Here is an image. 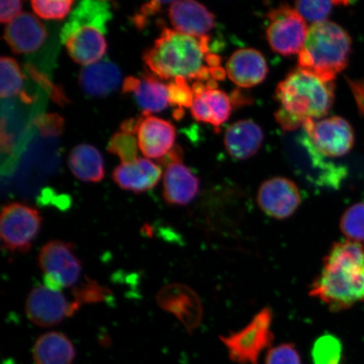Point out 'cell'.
Here are the masks:
<instances>
[{
  "label": "cell",
  "instance_id": "1",
  "mask_svg": "<svg viewBox=\"0 0 364 364\" xmlns=\"http://www.w3.org/2000/svg\"><path fill=\"white\" fill-rule=\"evenodd\" d=\"M143 59L153 75L165 80L183 78L207 83L221 68L220 57L209 52L208 36H189L166 27Z\"/></svg>",
  "mask_w": 364,
  "mask_h": 364
},
{
  "label": "cell",
  "instance_id": "2",
  "mask_svg": "<svg viewBox=\"0 0 364 364\" xmlns=\"http://www.w3.org/2000/svg\"><path fill=\"white\" fill-rule=\"evenodd\" d=\"M309 295L333 312L364 301V245L348 240L332 245Z\"/></svg>",
  "mask_w": 364,
  "mask_h": 364
},
{
  "label": "cell",
  "instance_id": "3",
  "mask_svg": "<svg viewBox=\"0 0 364 364\" xmlns=\"http://www.w3.org/2000/svg\"><path fill=\"white\" fill-rule=\"evenodd\" d=\"M351 49V38L343 27L328 21L312 23L299 53L298 68L333 82L347 67Z\"/></svg>",
  "mask_w": 364,
  "mask_h": 364
},
{
  "label": "cell",
  "instance_id": "4",
  "mask_svg": "<svg viewBox=\"0 0 364 364\" xmlns=\"http://www.w3.org/2000/svg\"><path fill=\"white\" fill-rule=\"evenodd\" d=\"M334 82L325 81L297 68L287 75L276 89L281 110L304 125L307 119H320L334 102Z\"/></svg>",
  "mask_w": 364,
  "mask_h": 364
},
{
  "label": "cell",
  "instance_id": "5",
  "mask_svg": "<svg viewBox=\"0 0 364 364\" xmlns=\"http://www.w3.org/2000/svg\"><path fill=\"white\" fill-rule=\"evenodd\" d=\"M272 309L264 308L242 330L221 336L220 340L232 361L240 364H258L263 350L272 343Z\"/></svg>",
  "mask_w": 364,
  "mask_h": 364
},
{
  "label": "cell",
  "instance_id": "6",
  "mask_svg": "<svg viewBox=\"0 0 364 364\" xmlns=\"http://www.w3.org/2000/svg\"><path fill=\"white\" fill-rule=\"evenodd\" d=\"M42 223L40 213L31 205L23 203L4 205L0 220L3 248L13 253L29 252Z\"/></svg>",
  "mask_w": 364,
  "mask_h": 364
},
{
  "label": "cell",
  "instance_id": "7",
  "mask_svg": "<svg viewBox=\"0 0 364 364\" xmlns=\"http://www.w3.org/2000/svg\"><path fill=\"white\" fill-rule=\"evenodd\" d=\"M38 264L48 289L60 291L76 284L81 273V262L75 253L74 245L63 240H52L44 245Z\"/></svg>",
  "mask_w": 364,
  "mask_h": 364
},
{
  "label": "cell",
  "instance_id": "8",
  "mask_svg": "<svg viewBox=\"0 0 364 364\" xmlns=\"http://www.w3.org/2000/svg\"><path fill=\"white\" fill-rule=\"evenodd\" d=\"M267 39L273 52L283 56L299 53L307 38L306 21L295 8L282 6L268 13Z\"/></svg>",
  "mask_w": 364,
  "mask_h": 364
},
{
  "label": "cell",
  "instance_id": "9",
  "mask_svg": "<svg viewBox=\"0 0 364 364\" xmlns=\"http://www.w3.org/2000/svg\"><path fill=\"white\" fill-rule=\"evenodd\" d=\"M303 127L314 147L323 156H344L353 147V127L343 117H332L318 122L307 119Z\"/></svg>",
  "mask_w": 364,
  "mask_h": 364
},
{
  "label": "cell",
  "instance_id": "10",
  "mask_svg": "<svg viewBox=\"0 0 364 364\" xmlns=\"http://www.w3.org/2000/svg\"><path fill=\"white\" fill-rule=\"evenodd\" d=\"M80 306L75 301L68 303L60 291L46 286L36 287L27 296L26 314L35 325L50 327L71 317Z\"/></svg>",
  "mask_w": 364,
  "mask_h": 364
},
{
  "label": "cell",
  "instance_id": "11",
  "mask_svg": "<svg viewBox=\"0 0 364 364\" xmlns=\"http://www.w3.org/2000/svg\"><path fill=\"white\" fill-rule=\"evenodd\" d=\"M166 166L164 174V198L166 202L177 206H185L192 203L200 190V181L192 171L182 162L180 148H173L161 158Z\"/></svg>",
  "mask_w": 364,
  "mask_h": 364
},
{
  "label": "cell",
  "instance_id": "12",
  "mask_svg": "<svg viewBox=\"0 0 364 364\" xmlns=\"http://www.w3.org/2000/svg\"><path fill=\"white\" fill-rule=\"evenodd\" d=\"M104 33L106 31L95 26L65 24L61 31V39L73 60L88 66L98 63L106 54L107 44Z\"/></svg>",
  "mask_w": 364,
  "mask_h": 364
},
{
  "label": "cell",
  "instance_id": "13",
  "mask_svg": "<svg viewBox=\"0 0 364 364\" xmlns=\"http://www.w3.org/2000/svg\"><path fill=\"white\" fill-rule=\"evenodd\" d=\"M301 203L297 185L286 177H272L264 181L258 190L259 207L266 215L277 220L292 216Z\"/></svg>",
  "mask_w": 364,
  "mask_h": 364
},
{
  "label": "cell",
  "instance_id": "14",
  "mask_svg": "<svg viewBox=\"0 0 364 364\" xmlns=\"http://www.w3.org/2000/svg\"><path fill=\"white\" fill-rule=\"evenodd\" d=\"M156 301L163 311L178 318L189 333L201 324L202 302L189 287L179 284L166 285L157 294Z\"/></svg>",
  "mask_w": 364,
  "mask_h": 364
},
{
  "label": "cell",
  "instance_id": "15",
  "mask_svg": "<svg viewBox=\"0 0 364 364\" xmlns=\"http://www.w3.org/2000/svg\"><path fill=\"white\" fill-rule=\"evenodd\" d=\"M48 31L38 17L21 13L4 30V38L16 54H27L38 50L47 39Z\"/></svg>",
  "mask_w": 364,
  "mask_h": 364
},
{
  "label": "cell",
  "instance_id": "16",
  "mask_svg": "<svg viewBox=\"0 0 364 364\" xmlns=\"http://www.w3.org/2000/svg\"><path fill=\"white\" fill-rule=\"evenodd\" d=\"M226 75L241 88L261 84L268 74L265 57L254 48H241L232 54L226 65Z\"/></svg>",
  "mask_w": 364,
  "mask_h": 364
},
{
  "label": "cell",
  "instance_id": "17",
  "mask_svg": "<svg viewBox=\"0 0 364 364\" xmlns=\"http://www.w3.org/2000/svg\"><path fill=\"white\" fill-rule=\"evenodd\" d=\"M169 18L175 31L189 36H208L215 26L213 14L203 4L192 0L172 2Z\"/></svg>",
  "mask_w": 364,
  "mask_h": 364
},
{
  "label": "cell",
  "instance_id": "18",
  "mask_svg": "<svg viewBox=\"0 0 364 364\" xmlns=\"http://www.w3.org/2000/svg\"><path fill=\"white\" fill-rule=\"evenodd\" d=\"M122 92L134 95L136 103L142 108L144 117L166 110L170 105L167 85L150 73L143 74L139 79L127 77L122 84Z\"/></svg>",
  "mask_w": 364,
  "mask_h": 364
},
{
  "label": "cell",
  "instance_id": "19",
  "mask_svg": "<svg viewBox=\"0 0 364 364\" xmlns=\"http://www.w3.org/2000/svg\"><path fill=\"white\" fill-rule=\"evenodd\" d=\"M136 134L139 148L145 157L161 159L174 146L175 127L161 118L151 115L144 117Z\"/></svg>",
  "mask_w": 364,
  "mask_h": 364
},
{
  "label": "cell",
  "instance_id": "20",
  "mask_svg": "<svg viewBox=\"0 0 364 364\" xmlns=\"http://www.w3.org/2000/svg\"><path fill=\"white\" fill-rule=\"evenodd\" d=\"M161 175V168L157 164L139 158L134 162L122 163L114 170L112 178L122 189L141 193L154 188Z\"/></svg>",
  "mask_w": 364,
  "mask_h": 364
},
{
  "label": "cell",
  "instance_id": "21",
  "mask_svg": "<svg viewBox=\"0 0 364 364\" xmlns=\"http://www.w3.org/2000/svg\"><path fill=\"white\" fill-rule=\"evenodd\" d=\"M264 134L262 127L252 120H240L228 127L225 146L232 157L247 159L262 148Z\"/></svg>",
  "mask_w": 364,
  "mask_h": 364
},
{
  "label": "cell",
  "instance_id": "22",
  "mask_svg": "<svg viewBox=\"0 0 364 364\" xmlns=\"http://www.w3.org/2000/svg\"><path fill=\"white\" fill-rule=\"evenodd\" d=\"M121 80L119 68L107 59L82 68L79 77L82 90L90 97L99 98L112 93Z\"/></svg>",
  "mask_w": 364,
  "mask_h": 364
},
{
  "label": "cell",
  "instance_id": "23",
  "mask_svg": "<svg viewBox=\"0 0 364 364\" xmlns=\"http://www.w3.org/2000/svg\"><path fill=\"white\" fill-rule=\"evenodd\" d=\"M231 101L220 90L213 89L195 95L191 112L198 122L220 127L230 116Z\"/></svg>",
  "mask_w": 364,
  "mask_h": 364
},
{
  "label": "cell",
  "instance_id": "24",
  "mask_svg": "<svg viewBox=\"0 0 364 364\" xmlns=\"http://www.w3.org/2000/svg\"><path fill=\"white\" fill-rule=\"evenodd\" d=\"M72 341L60 332H47L36 341L33 349L35 364H72L75 358Z\"/></svg>",
  "mask_w": 364,
  "mask_h": 364
},
{
  "label": "cell",
  "instance_id": "25",
  "mask_svg": "<svg viewBox=\"0 0 364 364\" xmlns=\"http://www.w3.org/2000/svg\"><path fill=\"white\" fill-rule=\"evenodd\" d=\"M68 166L77 178L85 182H100L105 177L104 161L97 149L80 144L72 149Z\"/></svg>",
  "mask_w": 364,
  "mask_h": 364
},
{
  "label": "cell",
  "instance_id": "26",
  "mask_svg": "<svg viewBox=\"0 0 364 364\" xmlns=\"http://www.w3.org/2000/svg\"><path fill=\"white\" fill-rule=\"evenodd\" d=\"M110 6L104 1H83L73 11L66 23L71 26L91 25L106 31V24L110 19Z\"/></svg>",
  "mask_w": 364,
  "mask_h": 364
},
{
  "label": "cell",
  "instance_id": "27",
  "mask_svg": "<svg viewBox=\"0 0 364 364\" xmlns=\"http://www.w3.org/2000/svg\"><path fill=\"white\" fill-rule=\"evenodd\" d=\"M0 73H1L0 97L2 99L10 98L20 94L24 85V76L15 59L2 57L0 59Z\"/></svg>",
  "mask_w": 364,
  "mask_h": 364
},
{
  "label": "cell",
  "instance_id": "28",
  "mask_svg": "<svg viewBox=\"0 0 364 364\" xmlns=\"http://www.w3.org/2000/svg\"><path fill=\"white\" fill-rule=\"evenodd\" d=\"M340 229L348 240L364 245V203L354 204L344 212Z\"/></svg>",
  "mask_w": 364,
  "mask_h": 364
},
{
  "label": "cell",
  "instance_id": "29",
  "mask_svg": "<svg viewBox=\"0 0 364 364\" xmlns=\"http://www.w3.org/2000/svg\"><path fill=\"white\" fill-rule=\"evenodd\" d=\"M343 347L338 338L326 334L318 338L312 348L314 364H340Z\"/></svg>",
  "mask_w": 364,
  "mask_h": 364
},
{
  "label": "cell",
  "instance_id": "30",
  "mask_svg": "<svg viewBox=\"0 0 364 364\" xmlns=\"http://www.w3.org/2000/svg\"><path fill=\"white\" fill-rule=\"evenodd\" d=\"M75 302L80 306L84 304H97L107 301L112 297V292L97 281L86 277L84 282L73 289Z\"/></svg>",
  "mask_w": 364,
  "mask_h": 364
},
{
  "label": "cell",
  "instance_id": "31",
  "mask_svg": "<svg viewBox=\"0 0 364 364\" xmlns=\"http://www.w3.org/2000/svg\"><path fill=\"white\" fill-rule=\"evenodd\" d=\"M139 143L134 135L124 133L114 134L108 145V151L120 158L122 163H131L138 158Z\"/></svg>",
  "mask_w": 364,
  "mask_h": 364
},
{
  "label": "cell",
  "instance_id": "32",
  "mask_svg": "<svg viewBox=\"0 0 364 364\" xmlns=\"http://www.w3.org/2000/svg\"><path fill=\"white\" fill-rule=\"evenodd\" d=\"M348 2L336 1H298L295 9L304 20L313 23L326 21L333 8L338 4H348Z\"/></svg>",
  "mask_w": 364,
  "mask_h": 364
},
{
  "label": "cell",
  "instance_id": "33",
  "mask_svg": "<svg viewBox=\"0 0 364 364\" xmlns=\"http://www.w3.org/2000/svg\"><path fill=\"white\" fill-rule=\"evenodd\" d=\"M168 86L169 102L177 109L191 108L194 101V94L188 81L183 78H176L170 82Z\"/></svg>",
  "mask_w": 364,
  "mask_h": 364
},
{
  "label": "cell",
  "instance_id": "34",
  "mask_svg": "<svg viewBox=\"0 0 364 364\" xmlns=\"http://www.w3.org/2000/svg\"><path fill=\"white\" fill-rule=\"evenodd\" d=\"M31 7L39 17L45 20H62L70 11L74 1H31Z\"/></svg>",
  "mask_w": 364,
  "mask_h": 364
},
{
  "label": "cell",
  "instance_id": "35",
  "mask_svg": "<svg viewBox=\"0 0 364 364\" xmlns=\"http://www.w3.org/2000/svg\"><path fill=\"white\" fill-rule=\"evenodd\" d=\"M265 364H302V361L294 345L284 343L268 351Z\"/></svg>",
  "mask_w": 364,
  "mask_h": 364
},
{
  "label": "cell",
  "instance_id": "36",
  "mask_svg": "<svg viewBox=\"0 0 364 364\" xmlns=\"http://www.w3.org/2000/svg\"><path fill=\"white\" fill-rule=\"evenodd\" d=\"M34 124L43 136H55L62 134L65 121L58 114H43L35 118Z\"/></svg>",
  "mask_w": 364,
  "mask_h": 364
},
{
  "label": "cell",
  "instance_id": "37",
  "mask_svg": "<svg viewBox=\"0 0 364 364\" xmlns=\"http://www.w3.org/2000/svg\"><path fill=\"white\" fill-rule=\"evenodd\" d=\"M172 2L151 1L144 4L141 6L140 10L132 18L136 28L141 30L148 26L150 18L156 16L158 13L162 11L166 4H171Z\"/></svg>",
  "mask_w": 364,
  "mask_h": 364
},
{
  "label": "cell",
  "instance_id": "38",
  "mask_svg": "<svg viewBox=\"0 0 364 364\" xmlns=\"http://www.w3.org/2000/svg\"><path fill=\"white\" fill-rule=\"evenodd\" d=\"M26 70H28L31 75L38 80L41 85L44 86L45 89L47 90L48 92L51 95L54 101L60 105L67 103V98L60 89L56 88V86H53L51 82L46 78V77L40 75L39 72L36 71L33 67L28 65L26 68Z\"/></svg>",
  "mask_w": 364,
  "mask_h": 364
},
{
  "label": "cell",
  "instance_id": "39",
  "mask_svg": "<svg viewBox=\"0 0 364 364\" xmlns=\"http://www.w3.org/2000/svg\"><path fill=\"white\" fill-rule=\"evenodd\" d=\"M22 2L17 0H7L0 2V21L11 23L18 16L21 15Z\"/></svg>",
  "mask_w": 364,
  "mask_h": 364
},
{
  "label": "cell",
  "instance_id": "40",
  "mask_svg": "<svg viewBox=\"0 0 364 364\" xmlns=\"http://www.w3.org/2000/svg\"><path fill=\"white\" fill-rule=\"evenodd\" d=\"M144 117H141L139 118H131V119L124 121L121 124V132H124V133L133 134L134 135L136 133H138L139 127L142 122Z\"/></svg>",
  "mask_w": 364,
  "mask_h": 364
}]
</instances>
